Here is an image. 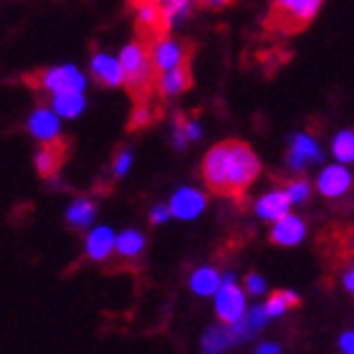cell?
Listing matches in <instances>:
<instances>
[{"mask_svg": "<svg viewBox=\"0 0 354 354\" xmlns=\"http://www.w3.org/2000/svg\"><path fill=\"white\" fill-rule=\"evenodd\" d=\"M263 162L259 152L243 140H223L200 160V180L207 192L221 198H243L259 183Z\"/></svg>", "mask_w": 354, "mask_h": 354, "instance_id": "cell-1", "label": "cell"}, {"mask_svg": "<svg viewBox=\"0 0 354 354\" xmlns=\"http://www.w3.org/2000/svg\"><path fill=\"white\" fill-rule=\"evenodd\" d=\"M119 64L124 71V88H129L134 96L152 94V82H155V66L147 51V38H129L119 46Z\"/></svg>", "mask_w": 354, "mask_h": 354, "instance_id": "cell-2", "label": "cell"}, {"mask_svg": "<svg viewBox=\"0 0 354 354\" xmlns=\"http://www.w3.org/2000/svg\"><path fill=\"white\" fill-rule=\"evenodd\" d=\"M88 79L86 68L79 66L76 61H59L51 66H44L41 71L30 76V86L36 88L38 94H44L46 99L61 91H88Z\"/></svg>", "mask_w": 354, "mask_h": 354, "instance_id": "cell-3", "label": "cell"}, {"mask_svg": "<svg viewBox=\"0 0 354 354\" xmlns=\"http://www.w3.org/2000/svg\"><path fill=\"white\" fill-rule=\"evenodd\" d=\"M324 0H271L268 26L281 36L299 33L317 21Z\"/></svg>", "mask_w": 354, "mask_h": 354, "instance_id": "cell-4", "label": "cell"}, {"mask_svg": "<svg viewBox=\"0 0 354 354\" xmlns=\"http://www.w3.org/2000/svg\"><path fill=\"white\" fill-rule=\"evenodd\" d=\"M210 301H213L215 322L236 324L238 319H243L251 299H248V294L243 291V286H241V281H238L236 273L223 271V283L218 286V291L210 296Z\"/></svg>", "mask_w": 354, "mask_h": 354, "instance_id": "cell-5", "label": "cell"}, {"mask_svg": "<svg viewBox=\"0 0 354 354\" xmlns=\"http://www.w3.org/2000/svg\"><path fill=\"white\" fill-rule=\"evenodd\" d=\"M324 157H326L324 145H322L311 132H304L301 129V132H291L286 137V155H283V162H286L288 172L304 175L306 170L324 162Z\"/></svg>", "mask_w": 354, "mask_h": 354, "instance_id": "cell-6", "label": "cell"}, {"mask_svg": "<svg viewBox=\"0 0 354 354\" xmlns=\"http://www.w3.org/2000/svg\"><path fill=\"white\" fill-rule=\"evenodd\" d=\"M64 124L66 122L51 109L48 102L33 104L23 119V129L36 145H64Z\"/></svg>", "mask_w": 354, "mask_h": 354, "instance_id": "cell-7", "label": "cell"}, {"mask_svg": "<svg viewBox=\"0 0 354 354\" xmlns=\"http://www.w3.org/2000/svg\"><path fill=\"white\" fill-rule=\"evenodd\" d=\"M165 203L170 207L172 221L195 223L207 213V207H210V192L205 190V185L200 187V185L185 183V185H177Z\"/></svg>", "mask_w": 354, "mask_h": 354, "instance_id": "cell-8", "label": "cell"}, {"mask_svg": "<svg viewBox=\"0 0 354 354\" xmlns=\"http://www.w3.org/2000/svg\"><path fill=\"white\" fill-rule=\"evenodd\" d=\"M311 183H314V192H319V198L329 200V203H339L354 192V170L352 165L337 162V160L322 162L317 177Z\"/></svg>", "mask_w": 354, "mask_h": 354, "instance_id": "cell-9", "label": "cell"}, {"mask_svg": "<svg viewBox=\"0 0 354 354\" xmlns=\"http://www.w3.org/2000/svg\"><path fill=\"white\" fill-rule=\"evenodd\" d=\"M147 51L152 59L155 71H167V68L187 66L190 61V48L183 38H177L172 30H160L147 38Z\"/></svg>", "mask_w": 354, "mask_h": 354, "instance_id": "cell-10", "label": "cell"}, {"mask_svg": "<svg viewBox=\"0 0 354 354\" xmlns=\"http://www.w3.org/2000/svg\"><path fill=\"white\" fill-rule=\"evenodd\" d=\"M86 74L91 79V84L102 88H124V71H122V64H119L117 53L106 51V48H94L88 53L86 61Z\"/></svg>", "mask_w": 354, "mask_h": 354, "instance_id": "cell-11", "label": "cell"}, {"mask_svg": "<svg viewBox=\"0 0 354 354\" xmlns=\"http://www.w3.org/2000/svg\"><path fill=\"white\" fill-rule=\"evenodd\" d=\"M114 238H117V228L109 223L96 221L91 228L82 233V253L88 263L104 266L114 259Z\"/></svg>", "mask_w": 354, "mask_h": 354, "instance_id": "cell-12", "label": "cell"}, {"mask_svg": "<svg viewBox=\"0 0 354 354\" xmlns=\"http://www.w3.org/2000/svg\"><path fill=\"white\" fill-rule=\"evenodd\" d=\"M268 225H271L268 228V241L276 248H296L309 236V223L294 210H288L286 215H281L279 221L268 223Z\"/></svg>", "mask_w": 354, "mask_h": 354, "instance_id": "cell-13", "label": "cell"}, {"mask_svg": "<svg viewBox=\"0 0 354 354\" xmlns=\"http://www.w3.org/2000/svg\"><path fill=\"white\" fill-rule=\"evenodd\" d=\"M192 86L190 66H177L167 71H157L152 82V96L160 102H177L183 94H187Z\"/></svg>", "mask_w": 354, "mask_h": 354, "instance_id": "cell-14", "label": "cell"}, {"mask_svg": "<svg viewBox=\"0 0 354 354\" xmlns=\"http://www.w3.org/2000/svg\"><path fill=\"white\" fill-rule=\"evenodd\" d=\"M198 347L203 354H228L233 349L243 347V339L238 334L236 324H223V322H215L200 334Z\"/></svg>", "mask_w": 354, "mask_h": 354, "instance_id": "cell-15", "label": "cell"}, {"mask_svg": "<svg viewBox=\"0 0 354 354\" xmlns=\"http://www.w3.org/2000/svg\"><path fill=\"white\" fill-rule=\"evenodd\" d=\"M205 137V124L195 114H183L175 111L170 119V145L177 152H185L190 145H198Z\"/></svg>", "mask_w": 354, "mask_h": 354, "instance_id": "cell-16", "label": "cell"}, {"mask_svg": "<svg viewBox=\"0 0 354 354\" xmlns=\"http://www.w3.org/2000/svg\"><path fill=\"white\" fill-rule=\"evenodd\" d=\"M99 221V200L94 195H74L64 207V223L76 233H84Z\"/></svg>", "mask_w": 354, "mask_h": 354, "instance_id": "cell-17", "label": "cell"}, {"mask_svg": "<svg viewBox=\"0 0 354 354\" xmlns=\"http://www.w3.org/2000/svg\"><path fill=\"white\" fill-rule=\"evenodd\" d=\"M149 238L147 233L137 225H127V228L117 230L114 238V259H119L122 263H137V261L147 253Z\"/></svg>", "mask_w": 354, "mask_h": 354, "instance_id": "cell-18", "label": "cell"}, {"mask_svg": "<svg viewBox=\"0 0 354 354\" xmlns=\"http://www.w3.org/2000/svg\"><path fill=\"white\" fill-rule=\"evenodd\" d=\"M251 210L261 223H273L279 221L281 215H286L288 210H294V207L288 203L283 187H271V190H266L253 198Z\"/></svg>", "mask_w": 354, "mask_h": 354, "instance_id": "cell-19", "label": "cell"}, {"mask_svg": "<svg viewBox=\"0 0 354 354\" xmlns=\"http://www.w3.org/2000/svg\"><path fill=\"white\" fill-rule=\"evenodd\" d=\"M223 283V271L215 263H200L187 273V291L198 299H210Z\"/></svg>", "mask_w": 354, "mask_h": 354, "instance_id": "cell-20", "label": "cell"}, {"mask_svg": "<svg viewBox=\"0 0 354 354\" xmlns=\"http://www.w3.org/2000/svg\"><path fill=\"white\" fill-rule=\"evenodd\" d=\"M46 102L59 114L64 122H76L82 119L88 109V91H61V94L48 96Z\"/></svg>", "mask_w": 354, "mask_h": 354, "instance_id": "cell-21", "label": "cell"}, {"mask_svg": "<svg viewBox=\"0 0 354 354\" xmlns=\"http://www.w3.org/2000/svg\"><path fill=\"white\" fill-rule=\"evenodd\" d=\"M64 145H38L33 149V157H30V162H33V170L41 180H51V177L61 175V167H64Z\"/></svg>", "mask_w": 354, "mask_h": 354, "instance_id": "cell-22", "label": "cell"}, {"mask_svg": "<svg viewBox=\"0 0 354 354\" xmlns=\"http://www.w3.org/2000/svg\"><path fill=\"white\" fill-rule=\"evenodd\" d=\"M155 3L162 15V30H172V33L183 28L198 8V0H155Z\"/></svg>", "mask_w": 354, "mask_h": 354, "instance_id": "cell-23", "label": "cell"}, {"mask_svg": "<svg viewBox=\"0 0 354 354\" xmlns=\"http://www.w3.org/2000/svg\"><path fill=\"white\" fill-rule=\"evenodd\" d=\"M132 21L142 38H149L162 30V15L155 0H132Z\"/></svg>", "mask_w": 354, "mask_h": 354, "instance_id": "cell-24", "label": "cell"}, {"mask_svg": "<svg viewBox=\"0 0 354 354\" xmlns=\"http://www.w3.org/2000/svg\"><path fill=\"white\" fill-rule=\"evenodd\" d=\"M301 304V296L291 291V288H279V291H268V294L261 299V306H263L266 317L276 322V319H283L291 309H296Z\"/></svg>", "mask_w": 354, "mask_h": 354, "instance_id": "cell-25", "label": "cell"}, {"mask_svg": "<svg viewBox=\"0 0 354 354\" xmlns=\"http://www.w3.org/2000/svg\"><path fill=\"white\" fill-rule=\"evenodd\" d=\"M268 324H271V319L266 317V311H263V306H261V301L248 304V309H245L243 319H238V322H236L238 334H241L243 344H251V342L259 339V334L263 332Z\"/></svg>", "mask_w": 354, "mask_h": 354, "instance_id": "cell-26", "label": "cell"}, {"mask_svg": "<svg viewBox=\"0 0 354 354\" xmlns=\"http://www.w3.org/2000/svg\"><path fill=\"white\" fill-rule=\"evenodd\" d=\"M132 111H129V129H145V127L155 124L157 119V104L152 102V94L134 96Z\"/></svg>", "mask_w": 354, "mask_h": 354, "instance_id": "cell-27", "label": "cell"}, {"mask_svg": "<svg viewBox=\"0 0 354 354\" xmlns=\"http://www.w3.org/2000/svg\"><path fill=\"white\" fill-rule=\"evenodd\" d=\"M281 187H283V192H286L291 207H304L311 198H314V183L304 175H294L291 180H286V183L281 185Z\"/></svg>", "mask_w": 354, "mask_h": 354, "instance_id": "cell-28", "label": "cell"}, {"mask_svg": "<svg viewBox=\"0 0 354 354\" xmlns=\"http://www.w3.org/2000/svg\"><path fill=\"white\" fill-rule=\"evenodd\" d=\"M329 155L337 162L354 165V129H339L329 142Z\"/></svg>", "mask_w": 354, "mask_h": 354, "instance_id": "cell-29", "label": "cell"}, {"mask_svg": "<svg viewBox=\"0 0 354 354\" xmlns=\"http://www.w3.org/2000/svg\"><path fill=\"white\" fill-rule=\"evenodd\" d=\"M134 162H137V155H134L132 147H119L114 155H111V162H109V177L114 183H122L127 177L132 175L134 170Z\"/></svg>", "mask_w": 354, "mask_h": 354, "instance_id": "cell-30", "label": "cell"}, {"mask_svg": "<svg viewBox=\"0 0 354 354\" xmlns=\"http://www.w3.org/2000/svg\"><path fill=\"white\" fill-rule=\"evenodd\" d=\"M241 286H243V291L248 294V299L251 301H261L268 291H271V286H268V279H266L263 273H259V271H248L241 279Z\"/></svg>", "mask_w": 354, "mask_h": 354, "instance_id": "cell-31", "label": "cell"}, {"mask_svg": "<svg viewBox=\"0 0 354 354\" xmlns=\"http://www.w3.org/2000/svg\"><path fill=\"white\" fill-rule=\"evenodd\" d=\"M147 221H149V225H155V228H162V225H167V223L172 221L167 203H155V205L149 207Z\"/></svg>", "mask_w": 354, "mask_h": 354, "instance_id": "cell-32", "label": "cell"}, {"mask_svg": "<svg viewBox=\"0 0 354 354\" xmlns=\"http://www.w3.org/2000/svg\"><path fill=\"white\" fill-rule=\"evenodd\" d=\"M253 352L256 354H281L283 352V344L273 339H256L253 342Z\"/></svg>", "mask_w": 354, "mask_h": 354, "instance_id": "cell-33", "label": "cell"}, {"mask_svg": "<svg viewBox=\"0 0 354 354\" xmlns=\"http://www.w3.org/2000/svg\"><path fill=\"white\" fill-rule=\"evenodd\" d=\"M337 349L342 354H354V329H344L337 339Z\"/></svg>", "mask_w": 354, "mask_h": 354, "instance_id": "cell-34", "label": "cell"}, {"mask_svg": "<svg viewBox=\"0 0 354 354\" xmlns=\"http://www.w3.org/2000/svg\"><path fill=\"white\" fill-rule=\"evenodd\" d=\"M339 283H342V288L347 291L349 296L354 299V259L347 263V268L342 271V279H339Z\"/></svg>", "mask_w": 354, "mask_h": 354, "instance_id": "cell-35", "label": "cell"}, {"mask_svg": "<svg viewBox=\"0 0 354 354\" xmlns=\"http://www.w3.org/2000/svg\"><path fill=\"white\" fill-rule=\"evenodd\" d=\"M233 0H198V6L207 8V10H223V8H228Z\"/></svg>", "mask_w": 354, "mask_h": 354, "instance_id": "cell-36", "label": "cell"}]
</instances>
